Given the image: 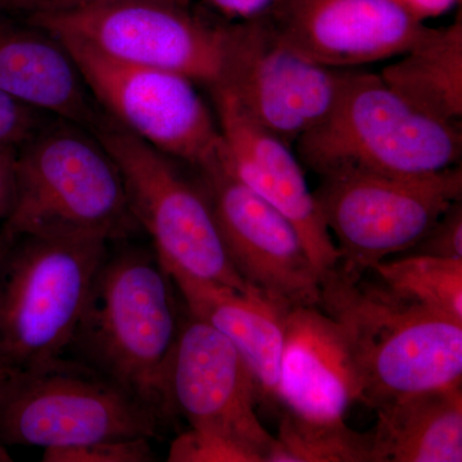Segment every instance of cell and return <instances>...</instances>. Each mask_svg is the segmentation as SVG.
Segmentation results:
<instances>
[{
  "label": "cell",
  "instance_id": "25",
  "mask_svg": "<svg viewBox=\"0 0 462 462\" xmlns=\"http://www.w3.org/2000/svg\"><path fill=\"white\" fill-rule=\"evenodd\" d=\"M44 116L0 89V147L25 144L48 123Z\"/></svg>",
  "mask_w": 462,
  "mask_h": 462
},
{
  "label": "cell",
  "instance_id": "14",
  "mask_svg": "<svg viewBox=\"0 0 462 462\" xmlns=\"http://www.w3.org/2000/svg\"><path fill=\"white\" fill-rule=\"evenodd\" d=\"M261 16L303 56L340 69L401 56L430 29L392 0H273Z\"/></svg>",
  "mask_w": 462,
  "mask_h": 462
},
{
  "label": "cell",
  "instance_id": "28",
  "mask_svg": "<svg viewBox=\"0 0 462 462\" xmlns=\"http://www.w3.org/2000/svg\"><path fill=\"white\" fill-rule=\"evenodd\" d=\"M17 148L0 147V221L5 223L14 196V163Z\"/></svg>",
  "mask_w": 462,
  "mask_h": 462
},
{
  "label": "cell",
  "instance_id": "32",
  "mask_svg": "<svg viewBox=\"0 0 462 462\" xmlns=\"http://www.w3.org/2000/svg\"><path fill=\"white\" fill-rule=\"evenodd\" d=\"M5 461H12V457L8 454L7 449H5V447H3L2 443H0V462Z\"/></svg>",
  "mask_w": 462,
  "mask_h": 462
},
{
  "label": "cell",
  "instance_id": "6",
  "mask_svg": "<svg viewBox=\"0 0 462 462\" xmlns=\"http://www.w3.org/2000/svg\"><path fill=\"white\" fill-rule=\"evenodd\" d=\"M160 416L90 366L60 357L0 380V443L42 449L153 438Z\"/></svg>",
  "mask_w": 462,
  "mask_h": 462
},
{
  "label": "cell",
  "instance_id": "7",
  "mask_svg": "<svg viewBox=\"0 0 462 462\" xmlns=\"http://www.w3.org/2000/svg\"><path fill=\"white\" fill-rule=\"evenodd\" d=\"M120 170L130 211L147 231L166 270L247 291L225 248L214 208L172 158L125 130L108 115L93 132Z\"/></svg>",
  "mask_w": 462,
  "mask_h": 462
},
{
  "label": "cell",
  "instance_id": "5",
  "mask_svg": "<svg viewBox=\"0 0 462 462\" xmlns=\"http://www.w3.org/2000/svg\"><path fill=\"white\" fill-rule=\"evenodd\" d=\"M108 243L18 236L0 270V364L25 370L71 345Z\"/></svg>",
  "mask_w": 462,
  "mask_h": 462
},
{
  "label": "cell",
  "instance_id": "10",
  "mask_svg": "<svg viewBox=\"0 0 462 462\" xmlns=\"http://www.w3.org/2000/svg\"><path fill=\"white\" fill-rule=\"evenodd\" d=\"M56 38L74 58L97 105L125 130L197 170L218 157L217 118L189 78L121 62L69 36Z\"/></svg>",
  "mask_w": 462,
  "mask_h": 462
},
{
  "label": "cell",
  "instance_id": "21",
  "mask_svg": "<svg viewBox=\"0 0 462 462\" xmlns=\"http://www.w3.org/2000/svg\"><path fill=\"white\" fill-rule=\"evenodd\" d=\"M367 273L389 296L462 324V258L409 254Z\"/></svg>",
  "mask_w": 462,
  "mask_h": 462
},
{
  "label": "cell",
  "instance_id": "13",
  "mask_svg": "<svg viewBox=\"0 0 462 462\" xmlns=\"http://www.w3.org/2000/svg\"><path fill=\"white\" fill-rule=\"evenodd\" d=\"M260 401L256 382L236 346L188 312L167 372V415L179 413L190 428L238 439L264 462L275 437L258 419Z\"/></svg>",
  "mask_w": 462,
  "mask_h": 462
},
{
  "label": "cell",
  "instance_id": "2",
  "mask_svg": "<svg viewBox=\"0 0 462 462\" xmlns=\"http://www.w3.org/2000/svg\"><path fill=\"white\" fill-rule=\"evenodd\" d=\"M3 227L14 238L116 242L139 229L120 170L89 130L54 118L17 149Z\"/></svg>",
  "mask_w": 462,
  "mask_h": 462
},
{
  "label": "cell",
  "instance_id": "11",
  "mask_svg": "<svg viewBox=\"0 0 462 462\" xmlns=\"http://www.w3.org/2000/svg\"><path fill=\"white\" fill-rule=\"evenodd\" d=\"M25 23L87 42L121 62L187 76L209 89L220 78L225 26L209 25L189 7L127 0Z\"/></svg>",
  "mask_w": 462,
  "mask_h": 462
},
{
  "label": "cell",
  "instance_id": "30",
  "mask_svg": "<svg viewBox=\"0 0 462 462\" xmlns=\"http://www.w3.org/2000/svg\"><path fill=\"white\" fill-rule=\"evenodd\" d=\"M407 14H411L416 20L425 23L430 18H437L448 14L457 5L461 0H392Z\"/></svg>",
  "mask_w": 462,
  "mask_h": 462
},
{
  "label": "cell",
  "instance_id": "17",
  "mask_svg": "<svg viewBox=\"0 0 462 462\" xmlns=\"http://www.w3.org/2000/svg\"><path fill=\"white\" fill-rule=\"evenodd\" d=\"M0 89L23 105L93 133L106 114L96 106L74 58L41 27L0 14Z\"/></svg>",
  "mask_w": 462,
  "mask_h": 462
},
{
  "label": "cell",
  "instance_id": "22",
  "mask_svg": "<svg viewBox=\"0 0 462 462\" xmlns=\"http://www.w3.org/2000/svg\"><path fill=\"white\" fill-rule=\"evenodd\" d=\"M264 462H374L373 434L346 421L316 422L282 413Z\"/></svg>",
  "mask_w": 462,
  "mask_h": 462
},
{
  "label": "cell",
  "instance_id": "33",
  "mask_svg": "<svg viewBox=\"0 0 462 462\" xmlns=\"http://www.w3.org/2000/svg\"><path fill=\"white\" fill-rule=\"evenodd\" d=\"M5 372H7V369H5V367L3 366L2 364H0V380L3 379V376H5Z\"/></svg>",
  "mask_w": 462,
  "mask_h": 462
},
{
  "label": "cell",
  "instance_id": "26",
  "mask_svg": "<svg viewBox=\"0 0 462 462\" xmlns=\"http://www.w3.org/2000/svg\"><path fill=\"white\" fill-rule=\"evenodd\" d=\"M409 254L462 258V199L440 216L439 220Z\"/></svg>",
  "mask_w": 462,
  "mask_h": 462
},
{
  "label": "cell",
  "instance_id": "18",
  "mask_svg": "<svg viewBox=\"0 0 462 462\" xmlns=\"http://www.w3.org/2000/svg\"><path fill=\"white\" fill-rule=\"evenodd\" d=\"M188 312L220 331L247 364L261 401L278 403L285 319L291 309L254 287L247 291L167 270Z\"/></svg>",
  "mask_w": 462,
  "mask_h": 462
},
{
  "label": "cell",
  "instance_id": "3",
  "mask_svg": "<svg viewBox=\"0 0 462 462\" xmlns=\"http://www.w3.org/2000/svg\"><path fill=\"white\" fill-rule=\"evenodd\" d=\"M320 309L351 349L361 402L372 409L462 380V324L389 296L338 270L321 279Z\"/></svg>",
  "mask_w": 462,
  "mask_h": 462
},
{
  "label": "cell",
  "instance_id": "23",
  "mask_svg": "<svg viewBox=\"0 0 462 462\" xmlns=\"http://www.w3.org/2000/svg\"><path fill=\"white\" fill-rule=\"evenodd\" d=\"M170 462H263L251 446L216 431L190 428L170 446Z\"/></svg>",
  "mask_w": 462,
  "mask_h": 462
},
{
  "label": "cell",
  "instance_id": "19",
  "mask_svg": "<svg viewBox=\"0 0 462 462\" xmlns=\"http://www.w3.org/2000/svg\"><path fill=\"white\" fill-rule=\"evenodd\" d=\"M462 382L375 409L374 462H461Z\"/></svg>",
  "mask_w": 462,
  "mask_h": 462
},
{
  "label": "cell",
  "instance_id": "24",
  "mask_svg": "<svg viewBox=\"0 0 462 462\" xmlns=\"http://www.w3.org/2000/svg\"><path fill=\"white\" fill-rule=\"evenodd\" d=\"M156 460L149 438L99 440L89 445L44 449L45 462H151Z\"/></svg>",
  "mask_w": 462,
  "mask_h": 462
},
{
  "label": "cell",
  "instance_id": "31",
  "mask_svg": "<svg viewBox=\"0 0 462 462\" xmlns=\"http://www.w3.org/2000/svg\"><path fill=\"white\" fill-rule=\"evenodd\" d=\"M14 236H11L5 227H0V270H2L3 263H5V257L9 248H11L12 243H14Z\"/></svg>",
  "mask_w": 462,
  "mask_h": 462
},
{
  "label": "cell",
  "instance_id": "29",
  "mask_svg": "<svg viewBox=\"0 0 462 462\" xmlns=\"http://www.w3.org/2000/svg\"><path fill=\"white\" fill-rule=\"evenodd\" d=\"M223 16L234 21H245L263 14L273 0H206Z\"/></svg>",
  "mask_w": 462,
  "mask_h": 462
},
{
  "label": "cell",
  "instance_id": "1",
  "mask_svg": "<svg viewBox=\"0 0 462 462\" xmlns=\"http://www.w3.org/2000/svg\"><path fill=\"white\" fill-rule=\"evenodd\" d=\"M173 293L156 252H108L69 346L160 418L169 416L167 372L181 325Z\"/></svg>",
  "mask_w": 462,
  "mask_h": 462
},
{
  "label": "cell",
  "instance_id": "20",
  "mask_svg": "<svg viewBox=\"0 0 462 462\" xmlns=\"http://www.w3.org/2000/svg\"><path fill=\"white\" fill-rule=\"evenodd\" d=\"M380 78L413 107L439 120L461 125L462 20L428 29Z\"/></svg>",
  "mask_w": 462,
  "mask_h": 462
},
{
  "label": "cell",
  "instance_id": "27",
  "mask_svg": "<svg viewBox=\"0 0 462 462\" xmlns=\"http://www.w3.org/2000/svg\"><path fill=\"white\" fill-rule=\"evenodd\" d=\"M127 0H0V14L20 16L23 20L36 16L71 14L81 9L100 7ZM169 5L189 7L190 0H157Z\"/></svg>",
  "mask_w": 462,
  "mask_h": 462
},
{
  "label": "cell",
  "instance_id": "12",
  "mask_svg": "<svg viewBox=\"0 0 462 462\" xmlns=\"http://www.w3.org/2000/svg\"><path fill=\"white\" fill-rule=\"evenodd\" d=\"M199 171L240 278L289 307L320 306L321 275L293 224L225 171L218 157Z\"/></svg>",
  "mask_w": 462,
  "mask_h": 462
},
{
  "label": "cell",
  "instance_id": "9",
  "mask_svg": "<svg viewBox=\"0 0 462 462\" xmlns=\"http://www.w3.org/2000/svg\"><path fill=\"white\" fill-rule=\"evenodd\" d=\"M282 41L263 16L225 26L221 89L264 130L296 144L330 114L349 76Z\"/></svg>",
  "mask_w": 462,
  "mask_h": 462
},
{
  "label": "cell",
  "instance_id": "15",
  "mask_svg": "<svg viewBox=\"0 0 462 462\" xmlns=\"http://www.w3.org/2000/svg\"><path fill=\"white\" fill-rule=\"evenodd\" d=\"M214 98L223 148L218 162L236 180L266 200L296 227L321 279L339 263L338 249L322 220L291 145L264 130L221 89Z\"/></svg>",
  "mask_w": 462,
  "mask_h": 462
},
{
  "label": "cell",
  "instance_id": "16",
  "mask_svg": "<svg viewBox=\"0 0 462 462\" xmlns=\"http://www.w3.org/2000/svg\"><path fill=\"white\" fill-rule=\"evenodd\" d=\"M361 385L339 325L320 307H291L285 319L278 403L316 422L345 421Z\"/></svg>",
  "mask_w": 462,
  "mask_h": 462
},
{
  "label": "cell",
  "instance_id": "4",
  "mask_svg": "<svg viewBox=\"0 0 462 462\" xmlns=\"http://www.w3.org/2000/svg\"><path fill=\"white\" fill-rule=\"evenodd\" d=\"M296 147L320 178L428 175L460 165L462 130L413 107L379 75L351 71L330 114Z\"/></svg>",
  "mask_w": 462,
  "mask_h": 462
},
{
  "label": "cell",
  "instance_id": "8",
  "mask_svg": "<svg viewBox=\"0 0 462 462\" xmlns=\"http://www.w3.org/2000/svg\"><path fill=\"white\" fill-rule=\"evenodd\" d=\"M314 196L338 249L336 269L361 278L393 254L411 251L462 199V169L456 165L419 176L321 178Z\"/></svg>",
  "mask_w": 462,
  "mask_h": 462
}]
</instances>
